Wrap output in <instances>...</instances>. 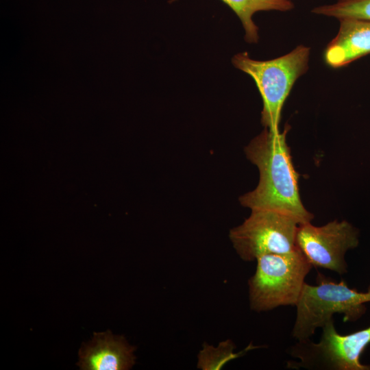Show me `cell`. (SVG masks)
Instances as JSON below:
<instances>
[{
	"label": "cell",
	"instance_id": "6",
	"mask_svg": "<svg viewBox=\"0 0 370 370\" xmlns=\"http://www.w3.org/2000/svg\"><path fill=\"white\" fill-rule=\"evenodd\" d=\"M299 225L295 219L278 211L251 210L243 223L230 230L229 238L243 260L254 261L262 255L294 251Z\"/></svg>",
	"mask_w": 370,
	"mask_h": 370
},
{
	"label": "cell",
	"instance_id": "5",
	"mask_svg": "<svg viewBox=\"0 0 370 370\" xmlns=\"http://www.w3.org/2000/svg\"><path fill=\"white\" fill-rule=\"evenodd\" d=\"M318 343L307 338L297 341L289 349L299 361H288L290 369L318 370H370L360 362V356L370 344V326L349 334H339L330 319L322 328Z\"/></svg>",
	"mask_w": 370,
	"mask_h": 370
},
{
	"label": "cell",
	"instance_id": "7",
	"mask_svg": "<svg viewBox=\"0 0 370 370\" xmlns=\"http://www.w3.org/2000/svg\"><path fill=\"white\" fill-rule=\"evenodd\" d=\"M358 243V230L345 220H334L322 226L300 224L296 234V246L312 266L339 275L347 273L345 254Z\"/></svg>",
	"mask_w": 370,
	"mask_h": 370
},
{
	"label": "cell",
	"instance_id": "4",
	"mask_svg": "<svg viewBox=\"0 0 370 370\" xmlns=\"http://www.w3.org/2000/svg\"><path fill=\"white\" fill-rule=\"evenodd\" d=\"M254 274L249 279L251 310H271L297 304L305 278L313 267L297 248L286 254H270L256 259Z\"/></svg>",
	"mask_w": 370,
	"mask_h": 370
},
{
	"label": "cell",
	"instance_id": "12",
	"mask_svg": "<svg viewBox=\"0 0 370 370\" xmlns=\"http://www.w3.org/2000/svg\"><path fill=\"white\" fill-rule=\"evenodd\" d=\"M313 14L338 20L356 18L370 21V0H338L313 8Z\"/></svg>",
	"mask_w": 370,
	"mask_h": 370
},
{
	"label": "cell",
	"instance_id": "11",
	"mask_svg": "<svg viewBox=\"0 0 370 370\" xmlns=\"http://www.w3.org/2000/svg\"><path fill=\"white\" fill-rule=\"evenodd\" d=\"M260 347L248 345L238 353L234 352L235 345L231 340H226L219 343L217 347L208 344L204 345L198 355V368L203 370H218L225 363L243 355L246 352Z\"/></svg>",
	"mask_w": 370,
	"mask_h": 370
},
{
	"label": "cell",
	"instance_id": "3",
	"mask_svg": "<svg viewBox=\"0 0 370 370\" xmlns=\"http://www.w3.org/2000/svg\"><path fill=\"white\" fill-rule=\"evenodd\" d=\"M367 302H370V285L366 292H359L343 280L336 282L319 273L316 284L305 282L304 285L295 305L292 336L297 341L310 338L335 314H343L344 321H355L367 311Z\"/></svg>",
	"mask_w": 370,
	"mask_h": 370
},
{
	"label": "cell",
	"instance_id": "9",
	"mask_svg": "<svg viewBox=\"0 0 370 370\" xmlns=\"http://www.w3.org/2000/svg\"><path fill=\"white\" fill-rule=\"evenodd\" d=\"M337 34L327 45L323 60L331 68L345 66L370 54V21L344 18Z\"/></svg>",
	"mask_w": 370,
	"mask_h": 370
},
{
	"label": "cell",
	"instance_id": "2",
	"mask_svg": "<svg viewBox=\"0 0 370 370\" xmlns=\"http://www.w3.org/2000/svg\"><path fill=\"white\" fill-rule=\"evenodd\" d=\"M310 48L299 45L282 56L269 60L251 58L247 52L235 54L234 66L255 82L262 100L261 123L273 132L280 131L283 106L297 80L309 69Z\"/></svg>",
	"mask_w": 370,
	"mask_h": 370
},
{
	"label": "cell",
	"instance_id": "10",
	"mask_svg": "<svg viewBox=\"0 0 370 370\" xmlns=\"http://www.w3.org/2000/svg\"><path fill=\"white\" fill-rule=\"evenodd\" d=\"M240 19L245 32V42L251 44L259 40V29L253 20L261 11L287 12L294 8L291 0H221Z\"/></svg>",
	"mask_w": 370,
	"mask_h": 370
},
{
	"label": "cell",
	"instance_id": "8",
	"mask_svg": "<svg viewBox=\"0 0 370 370\" xmlns=\"http://www.w3.org/2000/svg\"><path fill=\"white\" fill-rule=\"evenodd\" d=\"M134 350L123 336L109 330L94 333L79 349L77 365L83 370H127L135 363Z\"/></svg>",
	"mask_w": 370,
	"mask_h": 370
},
{
	"label": "cell",
	"instance_id": "1",
	"mask_svg": "<svg viewBox=\"0 0 370 370\" xmlns=\"http://www.w3.org/2000/svg\"><path fill=\"white\" fill-rule=\"evenodd\" d=\"M264 130L245 148L247 159L259 170L256 188L239 198L241 204L250 208L272 210L288 214L300 224L310 223L313 214L303 205L298 188L299 174L295 170L286 134Z\"/></svg>",
	"mask_w": 370,
	"mask_h": 370
}]
</instances>
